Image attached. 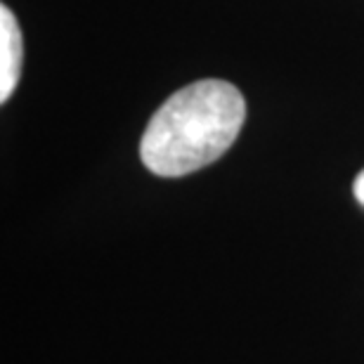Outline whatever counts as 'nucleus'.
<instances>
[{"label":"nucleus","instance_id":"nucleus-2","mask_svg":"<svg viewBox=\"0 0 364 364\" xmlns=\"http://www.w3.org/2000/svg\"><path fill=\"white\" fill-rule=\"evenodd\" d=\"M24 64V43L19 24L7 5L0 7V102H7L14 92Z\"/></svg>","mask_w":364,"mask_h":364},{"label":"nucleus","instance_id":"nucleus-1","mask_svg":"<svg viewBox=\"0 0 364 364\" xmlns=\"http://www.w3.org/2000/svg\"><path fill=\"white\" fill-rule=\"evenodd\" d=\"M244 95L228 81L206 78L173 92L144 128L140 159L154 176L180 178L218 161L239 137Z\"/></svg>","mask_w":364,"mask_h":364},{"label":"nucleus","instance_id":"nucleus-3","mask_svg":"<svg viewBox=\"0 0 364 364\" xmlns=\"http://www.w3.org/2000/svg\"><path fill=\"white\" fill-rule=\"evenodd\" d=\"M353 194H355V199H358L362 206H364V171L360 173L358 178H355V185H353Z\"/></svg>","mask_w":364,"mask_h":364}]
</instances>
